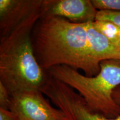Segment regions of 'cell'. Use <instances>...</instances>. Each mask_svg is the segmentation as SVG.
Returning <instances> with one entry per match:
<instances>
[{
    "mask_svg": "<svg viewBox=\"0 0 120 120\" xmlns=\"http://www.w3.org/2000/svg\"><path fill=\"white\" fill-rule=\"evenodd\" d=\"M98 11L91 0H43L42 16L62 18L76 23L96 20Z\"/></svg>",
    "mask_w": 120,
    "mask_h": 120,
    "instance_id": "52a82bcc",
    "label": "cell"
},
{
    "mask_svg": "<svg viewBox=\"0 0 120 120\" xmlns=\"http://www.w3.org/2000/svg\"><path fill=\"white\" fill-rule=\"evenodd\" d=\"M11 102V95L7 88L0 82V109H9Z\"/></svg>",
    "mask_w": 120,
    "mask_h": 120,
    "instance_id": "7c38bea8",
    "label": "cell"
},
{
    "mask_svg": "<svg viewBox=\"0 0 120 120\" xmlns=\"http://www.w3.org/2000/svg\"><path fill=\"white\" fill-rule=\"evenodd\" d=\"M97 11L120 12V0H91Z\"/></svg>",
    "mask_w": 120,
    "mask_h": 120,
    "instance_id": "30bf717a",
    "label": "cell"
},
{
    "mask_svg": "<svg viewBox=\"0 0 120 120\" xmlns=\"http://www.w3.org/2000/svg\"><path fill=\"white\" fill-rule=\"evenodd\" d=\"M42 12L33 15L8 36L0 39V82L10 95L29 90L41 91L46 74L37 62L32 43V31Z\"/></svg>",
    "mask_w": 120,
    "mask_h": 120,
    "instance_id": "7a4b0ae2",
    "label": "cell"
},
{
    "mask_svg": "<svg viewBox=\"0 0 120 120\" xmlns=\"http://www.w3.org/2000/svg\"><path fill=\"white\" fill-rule=\"evenodd\" d=\"M41 92L64 112L68 120H117L94 112L79 93L49 76Z\"/></svg>",
    "mask_w": 120,
    "mask_h": 120,
    "instance_id": "277c9868",
    "label": "cell"
},
{
    "mask_svg": "<svg viewBox=\"0 0 120 120\" xmlns=\"http://www.w3.org/2000/svg\"><path fill=\"white\" fill-rule=\"evenodd\" d=\"M113 98L118 106H120V86L115 88L113 92ZM117 120H120V116L116 118Z\"/></svg>",
    "mask_w": 120,
    "mask_h": 120,
    "instance_id": "5bb4252c",
    "label": "cell"
},
{
    "mask_svg": "<svg viewBox=\"0 0 120 120\" xmlns=\"http://www.w3.org/2000/svg\"><path fill=\"white\" fill-rule=\"evenodd\" d=\"M94 25L97 30L104 34L113 44L120 48V27L106 21H95Z\"/></svg>",
    "mask_w": 120,
    "mask_h": 120,
    "instance_id": "9c48e42d",
    "label": "cell"
},
{
    "mask_svg": "<svg viewBox=\"0 0 120 120\" xmlns=\"http://www.w3.org/2000/svg\"><path fill=\"white\" fill-rule=\"evenodd\" d=\"M32 43L37 62L46 72L53 67L65 65L81 70L88 77L100 72V64L91 55L84 23L55 16H41L33 28Z\"/></svg>",
    "mask_w": 120,
    "mask_h": 120,
    "instance_id": "6da1fadb",
    "label": "cell"
},
{
    "mask_svg": "<svg viewBox=\"0 0 120 120\" xmlns=\"http://www.w3.org/2000/svg\"><path fill=\"white\" fill-rule=\"evenodd\" d=\"M100 66V72L92 77L65 65L52 67L47 73L76 91L94 112L116 118L120 116V106L114 100L113 92L120 86V61H103Z\"/></svg>",
    "mask_w": 120,
    "mask_h": 120,
    "instance_id": "3957f363",
    "label": "cell"
},
{
    "mask_svg": "<svg viewBox=\"0 0 120 120\" xmlns=\"http://www.w3.org/2000/svg\"><path fill=\"white\" fill-rule=\"evenodd\" d=\"M0 120H19V119L10 109H0Z\"/></svg>",
    "mask_w": 120,
    "mask_h": 120,
    "instance_id": "4fadbf2b",
    "label": "cell"
},
{
    "mask_svg": "<svg viewBox=\"0 0 120 120\" xmlns=\"http://www.w3.org/2000/svg\"><path fill=\"white\" fill-rule=\"evenodd\" d=\"M43 0H0V39L24 21L41 12Z\"/></svg>",
    "mask_w": 120,
    "mask_h": 120,
    "instance_id": "8992f818",
    "label": "cell"
},
{
    "mask_svg": "<svg viewBox=\"0 0 120 120\" xmlns=\"http://www.w3.org/2000/svg\"><path fill=\"white\" fill-rule=\"evenodd\" d=\"M94 22L84 23V25L94 62L100 64L102 61L106 60L120 61V48L97 30Z\"/></svg>",
    "mask_w": 120,
    "mask_h": 120,
    "instance_id": "ba28073f",
    "label": "cell"
},
{
    "mask_svg": "<svg viewBox=\"0 0 120 120\" xmlns=\"http://www.w3.org/2000/svg\"><path fill=\"white\" fill-rule=\"evenodd\" d=\"M95 21L111 22L120 27V12L98 11Z\"/></svg>",
    "mask_w": 120,
    "mask_h": 120,
    "instance_id": "8fae6325",
    "label": "cell"
},
{
    "mask_svg": "<svg viewBox=\"0 0 120 120\" xmlns=\"http://www.w3.org/2000/svg\"><path fill=\"white\" fill-rule=\"evenodd\" d=\"M9 109L19 120H66L61 109L51 106L39 90H29L11 95Z\"/></svg>",
    "mask_w": 120,
    "mask_h": 120,
    "instance_id": "5b68a950",
    "label": "cell"
},
{
    "mask_svg": "<svg viewBox=\"0 0 120 120\" xmlns=\"http://www.w3.org/2000/svg\"><path fill=\"white\" fill-rule=\"evenodd\" d=\"M66 120H68V119H67V117H66Z\"/></svg>",
    "mask_w": 120,
    "mask_h": 120,
    "instance_id": "9a60e30c",
    "label": "cell"
}]
</instances>
